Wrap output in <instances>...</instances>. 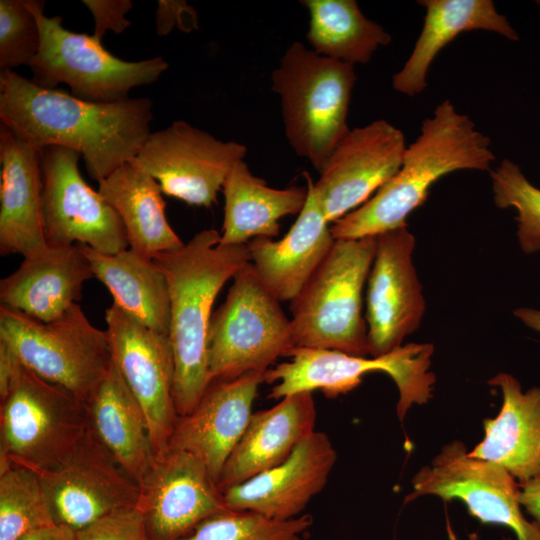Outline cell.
I'll list each match as a JSON object with an SVG mask.
<instances>
[{
    "label": "cell",
    "mask_w": 540,
    "mask_h": 540,
    "mask_svg": "<svg viewBox=\"0 0 540 540\" xmlns=\"http://www.w3.org/2000/svg\"><path fill=\"white\" fill-rule=\"evenodd\" d=\"M415 242L408 226L376 236L365 300L371 357L400 347L424 316L423 287L412 261Z\"/></svg>",
    "instance_id": "cell-18"
},
{
    "label": "cell",
    "mask_w": 540,
    "mask_h": 540,
    "mask_svg": "<svg viewBox=\"0 0 540 540\" xmlns=\"http://www.w3.org/2000/svg\"><path fill=\"white\" fill-rule=\"evenodd\" d=\"M40 29V47L29 67L38 86L66 84L79 99L111 103L126 100L131 89L156 82L168 69L158 56L139 61L120 59L93 35L72 32L60 16L44 14L45 2L29 0Z\"/></svg>",
    "instance_id": "cell-8"
},
{
    "label": "cell",
    "mask_w": 540,
    "mask_h": 540,
    "mask_svg": "<svg viewBox=\"0 0 540 540\" xmlns=\"http://www.w3.org/2000/svg\"><path fill=\"white\" fill-rule=\"evenodd\" d=\"M220 237L217 230L205 229L181 248L152 258L169 285L173 394L179 417L194 410L210 384L208 331L214 301L225 283L251 260L248 244L223 245Z\"/></svg>",
    "instance_id": "cell-2"
},
{
    "label": "cell",
    "mask_w": 540,
    "mask_h": 540,
    "mask_svg": "<svg viewBox=\"0 0 540 540\" xmlns=\"http://www.w3.org/2000/svg\"><path fill=\"white\" fill-rule=\"evenodd\" d=\"M336 459L328 436L315 430L282 463L222 491L225 506L276 520L294 519L323 490Z\"/></svg>",
    "instance_id": "cell-19"
},
{
    "label": "cell",
    "mask_w": 540,
    "mask_h": 540,
    "mask_svg": "<svg viewBox=\"0 0 540 540\" xmlns=\"http://www.w3.org/2000/svg\"><path fill=\"white\" fill-rule=\"evenodd\" d=\"M490 177L495 205L517 211V238L521 249L526 254L540 251V189L509 159L490 170Z\"/></svg>",
    "instance_id": "cell-34"
},
{
    "label": "cell",
    "mask_w": 540,
    "mask_h": 540,
    "mask_svg": "<svg viewBox=\"0 0 540 540\" xmlns=\"http://www.w3.org/2000/svg\"><path fill=\"white\" fill-rule=\"evenodd\" d=\"M79 245L90 262L94 277L111 293L113 304L147 328L169 335V285L155 261L131 248L117 254H103Z\"/></svg>",
    "instance_id": "cell-29"
},
{
    "label": "cell",
    "mask_w": 540,
    "mask_h": 540,
    "mask_svg": "<svg viewBox=\"0 0 540 540\" xmlns=\"http://www.w3.org/2000/svg\"><path fill=\"white\" fill-rule=\"evenodd\" d=\"M0 340L30 371L86 405L113 364L106 330L95 327L78 303L51 322L0 306Z\"/></svg>",
    "instance_id": "cell-7"
},
{
    "label": "cell",
    "mask_w": 540,
    "mask_h": 540,
    "mask_svg": "<svg viewBox=\"0 0 540 540\" xmlns=\"http://www.w3.org/2000/svg\"><path fill=\"white\" fill-rule=\"evenodd\" d=\"M87 410L90 429L139 485L155 453L145 415L114 364Z\"/></svg>",
    "instance_id": "cell-30"
},
{
    "label": "cell",
    "mask_w": 540,
    "mask_h": 540,
    "mask_svg": "<svg viewBox=\"0 0 540 540\" xmlns=\"http://www.w3.org/2000/svg\"><path fill=\"white\" fill-rule=\"evenodd\" d=\"M42 148L0 125V254L48 246L42 212Z\"/></svg>",
    "instance_id": "cell-21"
},
{
    "label": "cell",
    "mask_w": 540,
    "mask_h": 540,
    "mask_svg": "<svg viewBox=\"0 0 540 540\" xmlns=\"http://www.w3.org/2000/svg\"><path fill=\"white\" fill-rule=\"evenodd\" d=\"M519 501L522 508L540 524V478L520 485Z\"/></svg>",
    "instance_id": "cell-40"
},
{
    "label": "cell",
    "mask_w": 540,
    "mask_h": 540,
    "mask_svg": "<svg viewBox=\"0 0 540 540\" xmlns=\"http://www.w3.org/2000/svg\"><path fill=\"white\" fill-rule=\"evenodd\" d=\"M376 251V236L335 240L331 250L290 302L296 347L369 355L362 315L363 289Z\"/></svg>",
    "instance_id": "cell-4"
},
{
    "label": "cell",
    "mask_w": 540,
    "mask_h": 540,
    "mask_svg": "<svg viewBox=\"0 0 540 540\" xmlns=\"http://www.w3.org/2000/svg\"><path fill=\"white\" fill-rule=\"evenodd\" d=\"M156 33L158 36L168 35L175 26L190 32L198 29L197 14L186 1L159 0L155 12Z\"/></svg>",
    "instance_id": "cell-38"
},
{
    "label": "cell",
    "mask_w": 540,
    "mask_h": 540,
    "mask_svg": "<svg viewBox=\"0 0 540 540\" xmlns=\"http://www.w3.org/2000/svg\"><path fill=\"white\" fill-rule=\"evenodd\" d=\"M139 488L137 506L150 540H180L226 509L207 467L183 450L166 448L155 454Z\"/></svg>",
    "instance_id": "cell-17"
},
{
    "label": "cell",
    "mask_w": 540,
    "mask_h": 540,
    "mask_svg": "<svg viewBox=\"0 0 540 540\" xmlns=\"http://www.w3.org/2000/svg\"><path fill=\"white\" fill-rule=\"evenodd\" d=\"M312 523L309 514L276 520L251 511L226 508L180 540H298Z\"/></svg>",
    "instance_id": "cell-33"
},
{
    "label": "cell",
    "mask_w": 540,
    "mask_h": 540,
    "mask_svg": "<svg viewBox=\"0 0 540 540\" xmlns=\"http://www.w3.org/2000/svg\"><path fill=\"white\" fill-rule=\"evenodd\" d=\"M308 196L295 223L280 240L249 241L251 264L264 287L279 301H292L331 250L335 239L304 172Z\"/></svg>",
    "instance_id": "cell-23"
},
{
    "label": "cell",
    "mask_w": 540,
    "mask_h": 540,
    "mask_svg": "<svg viewBox=\"0 0 540 540\" xmlns=\"http://www.w3.org/2000/svg\"><path fill=\"white\" fill-rule=\"evenodd\" d=\"M0 120L42 149L61 146L79 152L89 177L100 182L137 156L151 134L152 101L89 102L1 70Z\"/></svg>",
    "instance_id": "cell-1"
},
{
    "label": "cell",
    "mask_w": 540,
    "mask_h": 540,
    "mask_svg": "<svg viewBox=\"0 0 540 540\" xmlns=\"http://www.w3.org/2000/svg\"><path fill=\"white\" fill-rule=\"evenodd\" d=\"M434 346L408 343L379 356H356L338 350L295 347L288 361L269 368L264 382L274 384L268 397L281 398L300 392L320 390L336 398L357 388L363 377L373 372L390 376L398 390L397 417L403 421L414 405L427 403L436 382L430 370Z\"/></svg>",
    "instance_id": "cell-6"
},
{
    "label": "cell",
    "mask_w": 540,
    "mask_h": 540,
    "mask_svg": "<svg viewBox=\"0 0 540 540\" xmlns=\"http://www.w3.org/2000/svg\"><path fill=\"white\" fill-rule=\"evenodd\" d=\"M309 12L307 39L317 54L351 65L369 62L391 42L379 24L366 18L354 0H304Z\"/></svg>",
    "instance_id": "cell-31"
},
{
    "label": "cell",
    "mask_w": 540,
    "mask_h": 540,
    "mask_svg": "<svg viewBox=\"0 0 540 540\" xmlns=\"http://www.w3.org/2000/svg\"><path fill=\"white\" fill-rule=\"evenodd\" d=\"M22 366V362L14 351L0 340V401L8 395Z\"/></svg>",
    "instance_id": "cell-39"
},
{
    "label": "cell",
    "mask_w": 540,
    "mask_h": 540,
    "mask_svg": "<svg viewBox=\"0 0 540 540\" xmlns=\"http://www.w3.org/2000/svg\"><path fill=\"white\" fill-rule=\"evenodd\" d=\"M494 160L490 138L444 100L406 147L397 173L362 206L334 222L331 233L335 240H349L408 226V216L425 203L440 178L458 170L490 171Z\"/></svg>",
    "instance_id": "cell-3"
},
{
    "label": "cell",
    "mask_w": 540,
    "mask_h": 540,
    "mask_svg": "<svg viewBox=\"0 0 540 540\" xmlns=\"http://www.w3.org/2000/svg\"><path fill=\"white\" fill-rule=\"evenodd\" d=\"M285 135L300 157L320 172L349 132L347 115L356 82L354 66L321 56L294 42L272 73Z\"/></svg>",
    "instance_id": "cell-5"
},
{
    "label": "cell",
    "mask_w": 540,
    "mask_h": 540,
    "mask_svg": "<svg viewBox=\"0 0 540 540\" xmlns=\"http://www.w3.org/2000/svg\"><path fill=\"white\" fill-rule=\"evenodd\" d=\"M502 540H512V539H511V538H508V537H506V538H503Z\"/></svg>",
    "instance_id": "cell-43"
},
{
    "label": "cell",
    "mask_w": 540,
    "mask_h": 540,
    "mask_svg": "<svg viewBox=\"0 0 540 540\" xmlns=\"http://www.w3.org/2000/svg\"><path fill=\"white\" fill-rule=\"evenodd\" d=\"M312 392L285 396L271 408L254 412L218 480L224 491L286 460L315 431Z\"/></svg>",
    "instance_id": "cell-24"
},
{
    "label": "cell",
    "mask_w": 540,
    "mask_h": 540,
    "mask_svg": "<svg viewBox=\"0 0 540 540\" xmlns=\"http://www.w3.org/2000/svg\"><path fill=\"white\" fill-rule=\"evenodd\" d=\"M75 532L76 540H150L138 506L112 512Z\"/></svg>",
    "instance_id": "cell-36"
},
{
    "label": "cell",
    "mask_w": 540,
    "mask_h": 540,
    "mask_svg": "<svg viewBox=\"0 0 540 540\" xmlns=\"http://www.w3.org/2000/svg\"><path fill=\"white\" fill-rule=\"evenodd\" d=\"M222 191L225 198L220 244L243 245L257 237L274 238L279 220L299 214L305 206L308 188L275 189L251 173L244 160L234 164Z\"/></svg>",
    "instance_id": "cell-28"
},
{
    "label": "cell",
    "mask_w": 540,
    "mask_h": 540,
    "mask_svg": "<svg viewBox=\"0 0 540 540\" xmlns=\"http://www.w3.org/2000/svg\"><path fill=\"white\" fill-rule=\"evenodd\" d=\"M513 314L527 327L540 332V308L521 307L513 311Z\"/></svg>",
    "instance_id": "cell-42"
},
{
    "label": "cell",
    "mask_w": 540,
    "mask_h": 540,
    "mask_svg": "<svg viewBox=\"0 0 540 540\" xmlns=\"http://www.w3.org/2000/svg\"><path fill=\"white\" fill-rule=\"evenodd\" d=\"M0 454L34 471L53 469L89 428L87 405L24 365L0 401Z\"/></svg>",
    "instance_id": "cell-10"
},
{
    "label": "cell",
    "mask_w": 540,
    "mask_h": 540,
    "mask_svg": "<svg viewBox=\"0 0 540 540\" xmlns=\"http://www.w3.org/2000/svg\"><path fill=\"white\" fill-rule=\"evenodd\" d=\"M55 524L37 472L13 465L0 474V540H20Z\"/></svg>",
    "instance_id": "cell-32"
},
{
    "label": "cell",
    "mask_w": 540,
    "mask_h": 540,
    "mask_svg": "<svg viewBox=\"0 0 540 540\" xmlns=\"http://www.w3.org/2000/svg\"><path fill=\"white\" fill-rule=\"evenodd\" d=\"M79 152L61 146L42 154V212L48 244H81L117 254L129 243L116 211L92 189L79 170Z\"/></svg>",
    "instance_id": "cell-12"
},
{
    "label": "cell",
    "mask_w": 540,
    "mask_h": 540,
    "mask_svg": "<svg viewBox=\"0 0 540 540\" xmlns=\"http://www.w3.org/2000/svg\"><path fill=\"white\" fill-rule=\"evenodd\" d=\"M40 47V29L29 0L0 1V68L29 66Z\"/></svg>",
    "instance_id": "cell-35"
},
{
    "label": "cell",
    "mask_w": 540,
    "mask_h": 540,
    "mask_svg": "<svg viewBox=\"0 0 540 540\" xmlns=\"http://www.w3.org/2000/svg\"><path fill=\"white\" fill-rule=\"evenodd\" d=\"M79 244L54 246L23 257L20 266L0 281V303L42 322L58 319L82 298L93 278Z\"/></svg>",
    "instance_id": "cell-22"
},
{
    "label": "cell",
    "mask_w": 540,
    "mask_h": 540,
    "mask_svg": "<svg viewBox=\"0 0 540 540\" xmlns=\"http://www.w3.org/2000/svg\"><path fill=\"white\" fill-rule=\"evenodd\" d=\"M97 191L120 217L135 252L153 258L185 244L168 223L160 185L133 161L98 182Z\"/></svg>",
    "instance_id": "cell-27"
},
{
    "label": "cell",
    "mask_w": 540,
    "mask_h": 540,
    "mask_svg": "<svg viewBox=\"0 0 540 540\" xmlns=\"http://www.w3.org/2000/svg\"><path fill=\"white\" fill-rule=\"evenodd\" d=\"M38 473L55 523L78 531L112 512L137 506L139 485L88 428L59 466Z\"/></svg>",
    "instance_id": "cell-15"
},
{
    "label": "cell",
    "mask_w": 540,
    "mask_h": 540,
    "mask_svg": "<svg viewBox=\"0 0 540 540\" xmlns=\"http://www.w3.org/2000/svg\"><path fill=\"white\" fill-rule=\"evenodd\" d=\"M425 7L423 27L414 48L400 71L392 78L393 88L414 96L427 86L428 70L437 54L463 32L484 30L511 41L519 35L491 0H421Z\"/></svg>",
    "instance_id": "cell-26"
},
{
    "label": "cell",
    "mask_w": 540,
    "mask_h": 540,
    "mask_svg": "<svg viewBox=\"0 0 540 540\" xmlns=\"http://www.w3.org/2000/svg\"><path fill=\"white\" fill-rule=\"evenodd\" d=\"M264 374L251 372L213 381L188 415L178 418L168 447L200 459L218 484L222 469L244 434Z\"/></svg>",
    "instance_id": "cell-20"
},
{
    "label": "cell",
    "mask_w": 540,
    "mask_h": 540,
    "mask_svg": "<svg viewBox=\"0 0 540 540\" xmlns=\"http://www.w3.org/2000/svg\"><path fill=\"white\" fill-rule=\"evenodd\" d=\"M411 482L407 501L419 496L458 500L483 524L507 527L517 540H540V524L523 514L519 483L502 466L471 456L460 440L443 446Z\"/></svg>",
    "instance_id": "cell-11"
},
{
    "label": "cell",
    "mask_w": 540,
    "mask_h": 540,
    "mask_svg": "<svg viewBox=\"0 0 540 540\" xmlns=\"http://www.w3.org/2000/svg\"><path fill=\"white\" fill-rule=\"evenodd\" d=\"M401 130L386 120L349 130L311 187L328 223L367 202L399 170L406 150Z\"/></svg>",
    "instance_id": "cell-16"
},
{
    "label": "cell",
    "mask_w": 540,
    "mask_h": 540,
    "mask_svg": "<svg viewBox=\"0 0 540 540\" xmlns=\"http://www.w3.org/2000/svg\"><path fill=\"white\" fill-rule=\"evenodd\" d=\"M295 347L291 320L249 262L235 274L224 302L210 320V383L265 373Z\"/></svg>",
    "instance_id": "cell-9"
},
{
    "label": "cell",
    "mask_w": 540,
    "mask_h": 540,
    "mask_svg": "<svg viewBox=\"0 0 540 540\" xmlns=\"http://www.w3.org/2000/svg\"><path fill=\"white\" fill-rule=\"evenodd\" d=\"M488 384L501 391V408L484 420V436L469 454L502 466L519 485L540 478V388L524 392L508 373L495 375Z\"/></svg>",
    "instance_id": "cell-25"
},
{
    "label": "cell",
    "mask_w": 540,
    "mask_h": 540,
    "mask_svg": "<svg viewBox=\"0 0 540 540\" xmlns=\"http://www.w3.org/2000/svg\"><path fill=\"white\" fill-rule=\"evenodd\" d=\"M298 540H301L300 538Z\"/></svg>",
    "instance_id": "cell-45"
},
{
    "label": "cell",
    "mask_w": 540,
    "mask_h": 540,
    "mask_svg": "<svg viewBox=\"0 0 540 540\" xmlns=\"http://www.w3.org/2000/svg\"><path fill=\"white\" fill-rule=\"evenodd\" d=\"M94 19L93 36L102 40L107 31L116 34L126 30L131 22L126 15L133 8L130 0H83Z\"/></svg>",
    "instance_id": "cell-37"
},
{
    "label": "cell",
    "mask_w": 540,
    "mask_h": 540,
    "mask_svg": "<svg viewBox=\"0 0 540 540\" xmlns=\"http://www.w3.org/2000/svg\"><path fill=\"white\" fill-rule=\"evenodd\" d=\"M536 4H537L538 6H540V0L536 1Z\"/></svg>",
    "instance_id": "cell-44"
},
{
    "label": "cell",
    "mask_w": 540,
    "mask_h": 540,
    "mask_svg": "<svg viewBox=\"0 0 540 540\" xmlns=\"http://www.w3.org/2000/svg\"><path fill=\"white\" fill-rule=\"evenodd\" d=\"M20 540H76V532L64 525H52L24 535Z\"/></svg>",
    "instance_id": "cell-41"
},
{
    "label": "cell",
    "mask_w": 540,
    "mask_h": 540,
    "mask_svg": "<svg viewBox=\"0 0 540 540\" xmlns=\"http://www.w3.org/2000/svg\"><path fill=\"white\" fill-rule=\"evenodd\" d=\"M246 153L240 143L219 140L178 120L151 132L132 161L158 182L164 194L211 207L230 170Z\"/></svg>",
    "instance_id": "cell-13"
},
{
    "label": "cell",
    "mask_w": 540,
    "mask_h": 540,
    "mask_svg": "<svg viewBox=\"0 0 540 540\" xmlns=\"http://www.w3.org/2000/svg\"><path fill=\"white\" fill-rule=\"evenodd\" d=\"M112 361L140 405L154 453L168 447L179 418L169 335L153 331L112 304L105 311Z\"/></svg>",
    "instance_id": "cell-14"
}]
</instances>
